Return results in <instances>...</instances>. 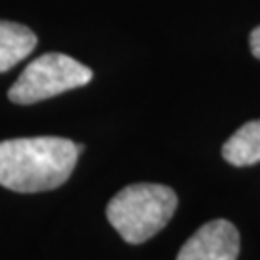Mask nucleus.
Returning a JSON list of instances; mask_svg holds the SVG:
<instances>
[{
  "instance_id": "39448f33",
  "label": "nucleus",
  "mask_w": 260,
  "mask_h": 260,
  "mask_svg": "<svg viewBox=\"0 0 260 260\" xmlns=\"http://www.w3.org/2000/svg\"><path fill=\"white\" fill-rule=\"evenodd\" d=\"M37 47V35L29 27L0 19V74L8 72Z\"/></svg>"
},
{
  "instance_id": "423d86ee",
  "label": "nucleus",
  "mask_w": 260,
  "mask_h": 260,
  "mask_svg": "<svg viewBox=\"0 0 260 260\" xmlns=\"http://www.w3.org/2000/svg\"><path fill=\"white\" fill-rule=\"evenodd\" d=\"M223 158L232 166H252L260 162V120L247 121L225 141Z\"/></svg>"
},
{
  "instance_id": "f257e3e1",
  "label": "nucleus",
  "mask_w": 260,
  "mask_h": 260,
  "mask_svg": "<svg viewBox=\"0 0 260 260\" xmlns=\"http://www.w3.org/2000/svg\"><path fill=\"white\" fill-rule=\"evenodd\" d=\"M83 145L64 137L0 141V185L16 193H41L64 185Z\"/></svg>"
},
{
  "instance_id": "f03ea898",
  "label": "nucleus",
  "mask_w": 260,
  "mask_h": 260,
  "mask_svg": "<svg viewBox=\"0 0 260 260\" xmlns=\"http://www.w3.org/2000/svg\"><path fill=\"white\" fill-rule=\"evenodd\" d=\"M177 208L174 189L158 183H135L121 189L106 206L112 228L131 245L149 241L166 225Z\"/></svg>"
},
{
  "instance_id": "7ed1b4c3",
  "label": "nucleus",
  "mask_w": 260,
  "mask_h": 260,
  "mask_svg": "<svg viewBox=\"0 0 260 260\" xmlns=\"http://www.w3.org/2000/svg\"><path fill=\"white\" fill-rule=\"evenodd\" d=\"M93 79V72L72 56L47 52L33 60L10 87L8 99L16 104H35L50 96L83 87Z\"/></svg>"
},
{
  "instance_id": "20e7f679",
  "label": "nucleus",
  "mask_w": 260,
  "mask_h": 260,
  "mask_svg": "<svg viewBox=\"0 0 260 260\" xmlns=\"http://www.w3.org/2000/svg\"><path fill=\"white\" fill-rule=\"evenodd\" d=\"M239 247L237 228L228 220H212L187 239L177 260H237Z\"/></svg>"
},
{
  "instance_id": "0eeeda50",
  "label": "nucleus",
  "mask_w": 260,
  "mask_h": 260,
  "mask_svg": "<svg viewBox=\"0 0 260 260\" xmlns=\"http://www.w3.org/2000/svg\"><path fill=\"white\" fill-rule=\"evenodd\" d=\"M251 52L260 60V27L252 29L251 33Z\"/></svg>"
}]
</instances>
